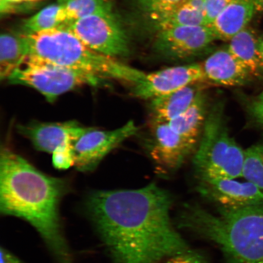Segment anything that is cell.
I'll return each mask as SVG.
<instances>
[{"label":"cell","mask_w":263,"mask_h":263,"mask_svg":"<svg viewBox=\"0 0 263 263\" xmlns=\"http://www.w3.org/2000/svg\"><path fill=\"white\" fill-rule=\"evenodd\" d=\"M1 263H24L21 259L4 248L0 249Z\"/></svg>","instance_id":"83f0119b"},{"label":"cell","mask_w":263,"mask_h":263,"mask_svg":"<svg viewBox=\"0 0 263 263\" xmlns=\"http://www.w3.org/2000/svg\"><path fill=\"white\" fill-rule=\"evenodd\" d=\"M61 1H63L64 3L65 2H67L68 1V0H61Z\"/></svg>","instance_id":"4dcf8cb0"},{"label":"cell","mask_w":263,"mask_h":263,"mask_svg":"<svg viewBox=\"0 0 263 263\" xmlns=\"http://www.w3.org/2000/svg\"><path fill=\"white\" fill-rule=\"evenodd\" d=\"M196 191L216 206L240 209L263 203V192L254 184L235 179L199 180Z\"/></svg>","instance_id":"4fadbf2b"},{"label":"cell","mask_w":263,"mask_h":263,"mask_svg":"<svg viewBox=\"0 0 263 263\" xmlns=\"http://www.w3.org/2000/svg\"><path fill=\"white\" fill-rule=\"evenodd\" d=\"M29 54L25 34L5 33L0 38V78L8 80Z\"/></svg>","instance_id":"d6986e66"},{"label":"cell","mask_w":263,"mask_h":263,"mask_svg":"<svg viewBox=\"0 0 263 263\" xmlns=\"http://www.w3.org/2000/svg\"><path fill=\"white\" fill-rule=\"evenodd\" d=\"M26 36L29 55L101 80L120 81L134 86L145 77L143 72L88 47L65 26Z\"/></svg>","instance_id":"277c9868"},{"label":"cell","mask_w":263,"mask_h":263,"mask_svg":"<svg viewBox=\"0 0 263 263\" xmlns=\"http://www.w3.org/2000/svg\"><path fill=\"white\" fill-rule=\"evenodd\" d=\"M259 41L254 32L247 27L230 39L227 47L253 77L258 76L263 69Z\"/></svg>","instance_id":"ac0fdd59"},{"label":"cell","mask_w":263,"mask_h":263,"mask_svg":"<svg viewBox=\"0 0 263 263\" xmlns=\"http://www.w3.org/2000/svg\"><path fill=\"white\" fill-rule=\"evenodd\" d=\"M256 11L255 0H235L210 26L216 39L229 41L247 28Z\"/></svg>","instance_id":"2e32d148"},{"label":"cell","mask_w":263,"mask_h":263,"mask_svg":"<svg viewBox=\"0 0 263 263\" xmlns=\"http://www.w3.org/2000/svg\"><path fill=\"white\" fill-rule=\"evenodd\" d=\"M88 47L111 58L129 52V41L122 25L114 14H97L65 25Z\"/></svg>","instance_id":"52a82bcc"},{"label":"cell","mask_w":263,"mask_h":263,"mask_svg":"<svg viewBox=\"0 0 263 263\" xmlns=\"http://www.w3.org/2000/svg\"><path fill=\"white\" fill-rule=\"evenodd\" d=\"M245 151L230 136L225 103L210 106L201 137L193 160L199 180L236 179L242 177Z\"/></svg>","instance_id":"5b68a950"},{"label":"cell","mask_w":263,"mask_h":263,"mask_svg":"<svg viewBox=\"0 0 263 263\" xmlns=\"http://www.w3.org/2000/svg\"><path fill=\"white\" fill-rule=\"evenodd\" d=\"M235 0H204L203 14L206 24L210 25L226 8Z\"/></svg>","instance_id":"d4e9b609"},{"label":"cell","mask_w":263,"mask_h":263,"mask_svg":"<svg viewBox=\"0 0 263 263\" xmlns=\"http://www.w3.org/2000/svg\"><path fill=\"white\" fill-rule=\"evenodd\" d=\"M145 146L160 173L169 174L180 168L196 147L174 132L168 123L150 121Z\"/></svg>","instance_id":"9c48e42d"},{"label":"cell","mask_w":263,"mask_h":263,"mask_svg":"<svg viewBox=\"0 0 263 263\" xmlns=\"http://www.w3.org/2000/svg\"><path fill=\"white\" fill-rule=\"evenodd\" d=\"M201 65L206 82L218 86H243L253 77L228 48L213 52Z\"/></svg>","instance_id":"5bb4252c"},{"label":"cell","mask_w":263,"mask_h":263,"mask_svg":"<svg viewBox=\"0 0 263 263\" xmlns=\"http://www.w3.org/2000/svg\"><path fill=\"white\" fill-rule=\"evenodd\" d=\"M246 108L252 122L263 127V91L257 96L250 99L247 102Z\"/></svg>","instance_id":"484cf974"},{"label":"cell","mask_w":263,"mask_h":263,"mask_svg":"<svg viewBox=\"0 0 263 263\" xmlns=\"http://www.w3.org/2000/svg\"><path fill=\"white\" fill-rule=\"evenodd\" d=\"M188 0H136L138 7L151 24L159 21Z\"/></svg>","instance_id":"cb8c5ba5"},{"label":"cell","mask_w":263,"mask_h":263,"mask_svg":"<svg viewBox=\"0 0 263 263\" xmlns=\"http://www.w3.org/2000/svg\"><path fill=\"white\" fill-rule=\"evenodd\" d=\"M8 80L12 84L34 88L49 103L76 88L107 83L93 76L29 54Z\"/></svg>","instance_id":"8992f818"},{"label":"cell","mask_w":263,"mask_h":263,"mask_svg":"<svg viewBox=\"0 0 263 263\" xmlns=\"http://www.w3.org/2000/svg\"><path fill=\"white\" fill-rule=\"evenodd\" d=\"M242 177L263 192V141L245 151Z\"/></svg>","instance_id":"603a6c76"},{"label":"cell","mask_w":263,"mask_h":263,"mask_svg":"<svg viewBox=\"0 0 263 263\" xmlns=\"http://www.w3.org/2000/svg\"><path fill=\"white\" fill-rule=\"evenodd\" d=\"M209 108V98L203 90L183 114L168 124L174 132L196 147L201 137Z\"/></svg>","instance_id":"e0dca14e"},{"label":"cell","mask_w":263,"mask_h":263,"mask_svg":"<svg viewBox=\"0 0 263 263\" xmlns=\"http://www.w3.org/2000/svg\"><path fill=\"white\" fill-rule=\"evenodd\" d=\"M90 129L73 121L63 123L34 121L18 126L19 133L30 140L36 149L52 154L74 149L77 141Z\"/></svg>","instance_id":"7c38bea8"},{"label":"cell","mask_w":263,"mask_h":263,"mask_svg":"<svg viewBox=\"0 0 263 263\" xmlns=\"http://www.w3.org/2000/svg\"><path fill=\"white\" fill-rule=\"evenodd\" d=\"M177 224L218 247L226 263H263V203L215 213L184 205Z\"/></svg>","instance_id":"3957f363"},{"label":"cell","mask_w":263,"mask_h":263,"mask_svg":"<svg viewBox=\"0 0 263 263\" xmlns=\"http://www.w3.org/2000/svg\"><path fill=\"white\" fill-rule=\"evenodd\" d=\"M199 82L206 83L201 64L175 66L146 74L142 81L134 85L130 93L149 101Z\"/></svg>","instance_id":"30bf717a"},{"label":"cell","mask_w":263,"mask_h":263,"mask_svg":"<svg viewBox=\"0 0 263 263\" xmlns=\"http://www.w3.org/2000/svg\"><path fill=\"white\" fill-rule=\"evenodd\" d=\"M69 190L67 181L47 175L24 157L2 148L0 212L31 225L57 263H73L60 215L62 200Z\"/></svg>","instance_id":"7a4b0ae2"},{"label":"cell","mask_w":263,"mask_h":263,"mask_svg":"<svg viewBox=\"0 0 263 263\" xmlns=\"http://www.w3.org/2000/svg\"><path fill=\"white\" fill-rule=\"evenodd\" d=\"M139 130L133 121L112 130L90 127L74 144V166L81 172H92L108 153L125 140L136 136Z\"/></svg>","instance_id":"ba28073f"},{"label":"cell","mask_w":263,"mask_h":263,"mask_svg":"<svg viewBox=\"0 0 263 263\" xmlns=\"http://www.w3.org/2000/svg\"><path fill=\"white\" fill-rule=\"evenodd\" d=\"M63 5L68 24L88 16L114 14L112 5L108 0H68Z\"/></svg>","instance_id":"7402d4cb"},{"label":"cell","mask_w":263,"mask_h":263,"mask_svg":"<svg viewBox=\"0 0 263 263\" xmlns=\"http://www.w3.org/2000/svg\"><path fill=\"white\" fill-rule=\"evenodd\" d=\"M203 83L205 82L191 84L149 100L148 111L150 121L168 123L175 119L192 105L200 92L204 90Z\"/></svg>","instance_id":"9a60e30c"},{"label":"cell","mask_w":263,"mask_h":263,"mask_svg":"<svg viewBox=\"0 0 263 263\" xmlns=\"http://www.w3.org/2000/svg\"><path fill=\"white\" fill-rule=\"evenodd\" d=\"M165 263H209L204 255L190 249L166 259Z\"/></svg>","instance_id":"4316f807"},{"label":"cell","mask_w":263,"mask_h":263,"mask_svg":"<svg viewBox=\"0 0 263 263\" xmlns=\"http://www.w3.org/2000/svg\"><path fill=\"white\" fill-rule=\"evenodd\" d=\"M68 24L63 3L47 6L29 18L22 26V34L30 35L39 32L60 28Z\"/></svg>","instance_id":"44dd1931"},{"label":"cell","mask_w":263,"mask_h":263,"mask_svg":"<svg viewBox=\"0 0 263 263\" xmlns=\"http://www.w3.org/2000/svg\"><path fill=\"white\" fill-rule=\"evenodd\" d=\"M256 11L263 12V0H255Z\"/></svg>","instance_id":"f1b7e54d"},{"label":"cell","mask_w":263,"mask_h":263,"mask_svg":"<svg viewBox=\"0 0 263 263\" xmlns=\"http://www.w3.org/2000/svg\"><path fill=\"white\" fill-rule=\"evenodd\" d=\"M259 51L263 66V37L259 41Z\"/></svg>","instance_id":"f546056e"},{"label":"cell","mask_w":263,"mask_h":263,"mask_svg":"<svg viewBox=\"0 0 263 263\" xmlns=\"http://www.w3.org/2000/svg\"><path fill=\"white\" fill-rule=\"evenodd\" d=\"M216 40L210 25L186 26L157 31L154 45L164 57L182 59L199 53Z\"/></svg>","instance_id":"8fae6325"},{"label":"cell","mask_w":263,"mask_h":263,"mask_svg":"<svg viewBox=\"0 0 263 263\" xmlns=\"http://www.w3.org/2000/svg\"><path fill=\"white\" fill-rule=\"evenodd\" d=\"M204 0H188L152 24L157 31L181 26L208 25L203 14Z\"/></svg>","instance_id":"ffe728a7"},{"label":"cell","mask_w":263,"mask_h":263,"mask_svg":"<svg viewBox=\"0 0 263 263\" xmlns=\"http://www.w3.org/2000/svg\"><path fill=\"white\" fill-rule=\"evenodd\" d=\"M168 191L151 183L135 190L93 191L84 206L114 263H162L189 249L174 228Z\"/></svg>","instance_id":"6da1fadb"}]
</instances>
